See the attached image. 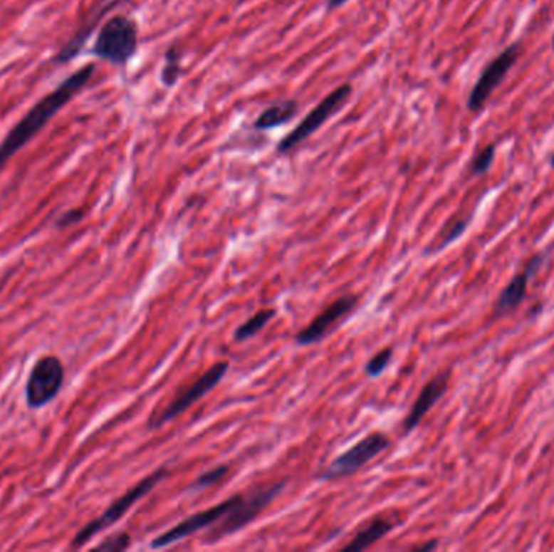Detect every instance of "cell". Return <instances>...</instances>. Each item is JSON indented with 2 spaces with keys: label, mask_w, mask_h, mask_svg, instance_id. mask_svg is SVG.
Masks as SVG:
<instances>
[{
  "label": "cell",
  "mask_w": 554,
  "mask_h": 552,
  "mask_svg": "<svg viewBox=\"0 0 554 552\" xmlns=\"http://www.w3.org/2000/svg\"><path fill=\"white\" fill-rule=\"evenodd\" d=\"M284 486L286 481H282V483L266 484L246 492V494H240L239 502L235 504L231 512L217 521L216 525L211 526L209 533L206 534V543H217L222 538L229 536V534L244 530L281 494Z\"/></svg>",
  "instance_id": "3"
},
{
  "label": "cell",
  "mask_w": 554,
  "mask_h": 552,
  "mask_svg": "<svg viewBox=\"0 0 554 552\" xmlns=\"http://www.w3.org/2000/svg\"><path fill=\"white\" fill-rule=\"evenodd\" d=\"M543 256L541 254H536L535 258L530 259V263L527 264L526 271L517 274L514 278H512L511 283L503 290V293L499 295L498 303H496V313L503 314L512 311L514 308L521 305L522 300L526 298L527 295V285L530 277H532L536 271L540 269L541 264H543Z\"/></svg>",
  "instance_id": "13"
},
{
  "label": "cell",
  "mask_w": 554,
  "mask_h": 552,
  "mask_svg": "<svg viewBox=\"0 0 554 552\" xmlns=\"http://www.w3.org/2000/svg\"><path fill=\"white\" fill-rule=\"evenodd\" d=\"M298 114V103L293 99L279 100V103L271 104L261 114L256 117L253 128L259 132H269V130L284 127L292 118Z\"/></svg>",
  "instance_id": "15"
},
{
  "label": "cell",
  "mask_w": 554,
  "mask_h": 552,
  "mask_svg": "<svg viewBox=\"0 0 554 552\" xmlns=\"http://www.w3.org/2000/svg\"><path fill=\"white\" fill-rule=\"evenodd\" d=\"M494 154H496V146L494 145L486 146L485 150H481L479 154H476L475 159L471 160V174L479 177L485 175L491 167Z\"/></svg>",
  "instance_id": "21"
},
{
  "label": "cell",
  "mask_w": 554,
  "mask_h": 552,
  "mask_svg": "<svg viewBox=\"0 0 554 552\" xmlns=\"http://www.w3.org/2000/svg\"><path fill=\"white\" fill-rule=\"evenodd\" d=\"M276 314V310H273V308H264V310L258 311L256 314H253V316L246 321V323H244L240 326V328L235 330V342H245L249 340V338L255 337L259 330H261L264 326H266L271 319L274 318Z\"/></svg>",
  "instance_id": "17"
},
{
  "label": "cell",
  "mask_w": 554,
  "mask_h": 552,
  "mask_svg": "<svg viewBox=\"0 0 554 552\" xmlns=\"http://www.w3.org/2000/svg\"><path fill=\"white\" fill-rule=\"evenodd\" d=\"M391 358H392V348L391 347L382 348L381 352L376 353L373 358L368 361L367 366H365V371H367L370 377H378V376H381L382 373H385Z\"/></svg>",
  "instance_id": "20"
},
{
  "label": "cell",
  "mask_w": 554,
  "mask_h": 552,
  "mask_svg": "<svg viewBox=\"0 0 554 552\" xmlns=\"http://www.w3.org/2000/svg\"><path fill=\"white\" fill-rule=\"evenodd\" d=\"M449 377H451V371L439 373L423 385V389L420 394H418L414 407L410 410L409 417H407L404 421L405 434L407 432L414 431L415 427L420 425V421L425 418V415L429 412V410H432L436 403L439 402L441 397L446 394L447 384H449Z\"/></svg>",
  "instance_id": "12"
},
{
  "label": "cell",
  "mask_w": 554,
  "mask_h": 552,
  "mask_svg": "<svg viewBox=\"0 0 554 552\" xmlns=\"http://www.w3.org/2000/svg\"><path fill=\"white\" fill-rule=\"evenodd\" d=\"M436 546H438V541H432V543H428V544H423V546H418V551H429V549H434L436 548Z\"/></svg>",
  "instance_id": "26"
},
{
  "label": "cell",
  "mask_w": 554,
  "mask_h": 552,
  "mask_svg": "<svg viewBox=\"0 0 554 552\" xmlns=\"http://www.w3.org/2000/svg\"><path fill=\"white\" fill-rule=\"evenodd\" d=\"M130 546V536L127 533H117L114 536H110L105 539L104 543L98 544L96 549L98 551H109V552H115V551H125Z\"/></svg>",
  "instance_id": "23"
},
{
  "label": "cell",
  "mask_w": 554,
  "mask_h": 552,
  "mask_svg": "<svg viewBox=\"0 0 554 552\" xmlns=\"http://www.w3.org/2000/svg\"><path fill=\"white\" fill-rule=\"evenodd\" d=\"M518 56H521V44L516 43L509 46L508 49H504L494 61L486 65L485 70L479 76V80H476L475 86L471 88L470 96L467 99V107L471 112L481 110L486 99L491 96V93L504 81L511 68L514 67Z\"/></svg>",
  "instance_id": "10"
},
{
  "label": "cell",
  "mask_w": 554,
  "mask_h": 552,
  "mask_svg": "<svg viewBox=\"0 0 554 552\" xmlns=\"http://www.w3.org/2000/svg\"><path fill=\"white\" fill-rule=\"evenodd\" d=\"M389 439L385 432H371L355 445H352L344 454L335 457V459L318 474V478L324 481H333L339 478H347L357 473L360 468L367 465L375 457L389 447Z\"/></svg>",
  "instance_id": "7"
},
{
  "label": "cell",
  "mask_w": 554,
  "mask_h": 552,
  "mask_svg": "<svg viewBox=\"0 0 554 552\" xmlns=\"http://www.w3.org/2000/svg\"><path fill=\"white\" fill-rule=\"evenodd\" d=\"M345 2H347V0H328V10L340 9Z\"/></svg>",
  "instance_id": "25"
},
{
  "label": "cell",
  "mask_w": 554,
  "mask_h": 552,
  "mask_svg": "<svg viewBox=\"0 0 554 552\" xmlns=\"http://www.w3.org/2000/svg\"><path fill=\"white\" fill-rule=\"evenodd\" d=\"M85 212L81 209H72V211H67L63 212L61 217L56 221V225L58 229H65V227H70V225H73L76 222H80L81 219H83Z\"/></svg>",
  "instance_id": "24"
},
{
  "label": "cell",
  "mask_w": 554,
  "mask_h": 552,
  "mask_svg": "<svg viewBox=\"0 0 554 552\" xmlns=\"http://www.w3.org/2000/svg\"><path fill=\"white\" fill-rule=\"evenodd\" d=\"M63 384V366L57 356H43L33 365L26 382L29 408H43L58 395Z\"/></svg>",
  "instance_id": "8"
},
{
  "label": "cell",
  "mask_w": 554,
  "mask_h": 552,
  "mask_svg": "<svg viewBox=\"0 0 554 552\" xmlns=\"http://www.w3.org/2000/svg\"><path fill=\"white\" fill-rule=\"evenodd\" d=\"M239 499L240 494L231 496L227 497L226 501L217 504V506L204 509L202 512H197L190 516H187L185 520H182L180 524H177L174 528H170L169 531L159 534L157 538H155V541L151 543V548L155 549L167 548V546H172L175 543L182 541V539L192 536L194 533L204 530V528H211L231 512V510L235 507V504L239 502Z\"/></svg>",
  "instance_id": "9"
},
{
  "label": "cell",
  "mask_w": 554,
  "mask_h": 552,
  "mask_svg": "<svg viewBox=\"0 0 554 552\" xmlns=\"http://www.w3.org/2000/svg\"><path fill=\"white\" fill-rule=\"evenodd\" d=\"M358 298L353 295L340 296L335 301H333L326 310L318 314V316L311 321V323L302 329L296 337L297 345L300 347H308L313 343L321 342L324 337L329 334L334 326L339 324L342 318H345L353 308H355Z\"/></svg>",
  "instance_id": "11"
},
{
  "label": "cell",
  "mask_w": 554,
  "mask_h": 552,
  "mask_svg": "<svg viewBox=\"0 0 554 552\" xmlns=\"http://www.w3.org/2000/svg\"><path fill=\"white\" fill-rule=\"evenodd\" d=\"M467 225H469V219H459V221H454L449 225H446L444 234H443V236H441V243L438 245V248H436V251H438V249L446 248L447 245H449V243L459 239V236H461L465 231V229H467Z\"/></svg>",
  "instance_id": "22"
},
{
  "label": "cell",
  "mask_w": 554,
  "mask_h": 552,
  "mask_svg": "<svg viewBox=\"0 0 554 552\" xmlns=\"http://www.w3.org/2000/svg\"><path fill=\"white\" fill-rule=\"evenodd\" d=\"M117 4H119V0H109L108 4H104L103 7L98 10V14L94 15L93 20H91V21H88L86 25L80 29V33L76 34L75 38L70 39V43H68L67 46H65L61 52L57 53V57L54 58V62H58V63H62V62H70V61H72V58H75L76 56H78V52H80L81 49H83V46H85V43H86V39L90 38V34L93 33V29L98 26V21L101 20V18L104 16L105 11H109V10H110L112 7H114V5H117Z\"/></svg>",
  "instance_id": "16"
},
{
  "label": "cell",
  "mask_w": 554,
  "mask_h": 552,
  "mask_svg": "<svg viewBox=\"0 0 554 552\" xmlns=\"http://www.w3.org/2000/svg\"><path fill=\"white\" fill-rule=\"evenodd\" d=\"M350 94H352V86L347 85V83L329 93L313 110H310L308 114L305 115L303 120L300 122L291 133L281 140L279 145H277V152L279 154L291 152L292 150H296L297 146H300L302 142L308 140L310 136H313L318 130H320L323 125L335 114V112L344 107V104L349 100Z\"/></svg>",
  "instance_id": "6"
},
{
  "label": "cell",
  "mask_w": 554,
  "mask_h": 552,
  "mask_svg": "<svg viewBox=\"0 0 554 552\" xmlns=\"http://www.w3.org/2000/svg\"><path fill=\"white\" fill-rule=\"evenodd\" d=\"M94 71H96V67L93 63H88L85 67L73 71L72 75L67 76L56 89L47 93L43 99H39L21 117V120L10 130L4 141L0 142V169L16 152L21 151L54 118V115H57L91 81Z\"/></svg>",
  "instance_id": "1"
},
{
  "label": "cell",
  "mask_w": 554,
  "mask_h": 552,
  "mask_svg": "<svg viewBox=\"0 0 554 552\" xmlns=\"http://www.w3.org/2000/svg\"><path fill=\"white\" fill-rule=\"evenodd\" d=\"M227 473H229V467L227 465L214 467L213 470H208V472H204L203 474H199V477L190 484V491L198 492V491L208 489V488H211V486H214V484L219 483V481L224 477H226Z\"/></svg>",
  "instance_id": "19"
},
{
  "label": "cell",
  "mask_w": 554,
  "mask_h": 552,
  "mask_svg": "<svg viewBox=\"0 0 554 552\" xmlns=\"http://www.w3.org/2000/svg\"><path fill=\"white\" fill-rule=\"evenodd\" d=\"M167 477H169L167 467H161L152 472L151 474H148L146 478L141 479L140 483L135 484L133 488L127 491L122 497L112 502L110 507L105 509L101 516H98L96 520L90 521V524H86L78 533H76V536L73 538V543H72L73 548H81V546L86 544L91 538L96 536L98 533H101L103 530H105V528L114 525L115 521H119L122 516L135 506V504L141 501V499L148 494V492H151L156 488L157 483H161V481L166 479Z\"/></svg>",
  "instance_id": "4"
},
{
  "label": "cell",
  "mask_w": 554,
  "mask_h": 552,
  "mask_svg": "<svg viewBox=\"0 0 554 552\" xmlns=\"http://www.w3.org/2000/svg\"><path fill=\"white\" fill-rule=\"evenodd\" d=\"M180 61H182L180 51L177 49L175 46H172L166 52V61H164V67L161 71V81L167 88H172L180 78V75H182Z\"/></svg>",
  "instance_id": "18"
},
{
  "label": "cell",
  "mask_w": 554,
  "mask_h": 552,
  "mask_svg": "<svg viewBox=\"0 0 554 552\" xmlns=\"http://www.w3.org/2000/svg\"><path fill=\"white\" fill-rule=\"evenodd\" d=\"M227 361H219V363L211 366L202 377H198L193 384L174 395V399L170 400L166 407L151 415V418L148 420L150 429H159L161 426L167 425L175 418H179L180 415H184L188 408L194 405L198 400H202L208 392L213 390L216 385L222 381V377L227 374Z\"/></svg>",
  "instance_id": "5"
},
{
  "label": "cell",
  "mask_w": 554,
  "mask_h": 552,
  "mask_svg": "<svg viewBox=\"0 0 554 552\" xmlns=\"http://www.w3.org/2000/svg\"><path fill=\"white\" fill-rule=\"evenodd\" d=\"M553 47H554V36H553Z\"/></svg>",
  "instance_id": "28"
},
{
  "label": "cell",
  "mask_w": 554,
  "mask_h": 552,
  "mask_svg": "<svg viewBox=\"0 0 554 552\" xmlns=\"http://www.w3.org/2000/svg\"><path fill=\"white\" fill-rule=\"evenodd\" d=\"M551 167L554 169V154H553V157H551Z\"/></svg>",
  "instance_id": "27"
},
{
  "label": "cell",
  "mask_w": 554,
  "mask_h": 552,
  "mask_svg": "<svg viewBox=\"0 0 554 552\" xmlns=\"http://www.w3.org/2000/svg\"><path fill=\"white\" fill-rule=\"evenodd\" d=\"M138 52V26L132 18L114 15L104 23L91 47V56L115 67L125 65Z\"/></svg>",
  "instance_id": "2"
},
{
  "label": "cell",
  "mask_w": 554,
  "mask_h": 552,
  "mask_svg": "<svg viewBox=\"0 0 554 552\" xmlns=\"http://www.w3.org/2000/svg\"><path fill=\"white\" fill-rule=\"evenodd\" d=\"M396 528V521L387 516H375L371 519L367 525L362 526L357 531L355 536L350 539L349 544L344 546V551H353L360 552L371 548L376 544L381 538H385L389 531H392Z\"/></svg>",
  "instance_id": "14"
}]
</instances>
